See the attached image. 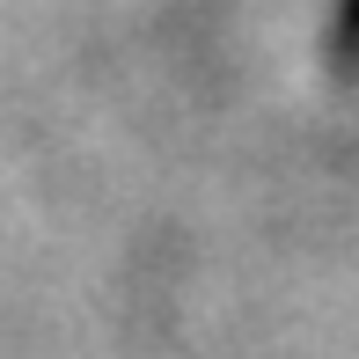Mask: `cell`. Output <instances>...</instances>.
Wrapping results in <instances>:
<instances>
[{"label": "cell", "instance_id": "1", "mask_svg": "<svg viewBox=\"0 0 359 359\" xmlns=\"http://www.w3.org/2000/svg\"><path fill=\"white\" fill-rule=\"evenodd\" d=\"M345 29H352V37H359V0H352V22H345Z\"/></svg>", "mask_w": 359, "mask_h": 359}]
</instances>
